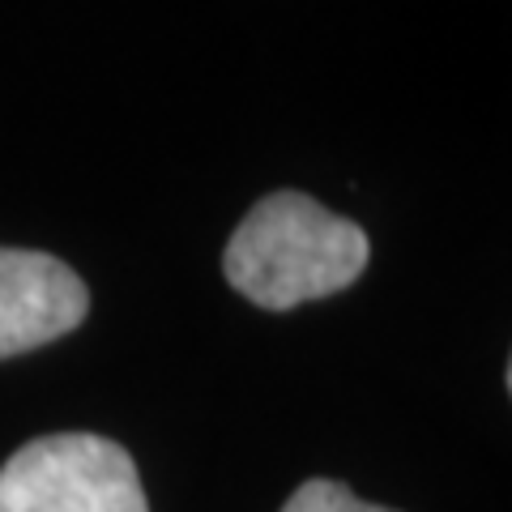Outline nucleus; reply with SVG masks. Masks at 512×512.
I'll list each match as a JSON object with an SVG mask.
<instances>
[{
	"mask_svg": "<svg viewBox=\"0 0 512 512\" xmlns=\"http://www.w3.org/2000/svg\"><path fill=\"white\" fill-rule=\"evenodd\" d=\"M282 512H397V508H380V504L359 500L338 478H308V483L282 504Z\"/></svg>",
	"mask_w": 512,
	"mask_h": 512,
	"instance_id": "nucleus-4",
	"label": "nucleus"
},
{
	"mask_svg": "<svg viewBox=\"0 0 512 512\" xmlns=\"http://www.w3.org/2000/svg\"><path fill=\"white\" fill-rule=\"evenodd\" d=\"M90 316V291L52 252L0 248V359L30 355Z\"/></svg>",
	"mask_w": 512,
	"mask_h": 512,
	"instance_id": "nucleus-3",
	"label": "nucleus"
},
{
	"mask_svg": "<svg viewBox=\"0 0 512 512\" xmlns=\"http://www.w3.org/2000/svg\"><path fill=\"white\" fill-rule=\"evenodd\" d=\"M0 512H150V504L128 448L90 431H56L0 466Z\"/></svg>",
	"mask_w": 512,
	"mask_h": 512,
	"instance_id": "nucleus-2",
	"label": "nucleus"
},
{
	"mask_svg": "<svg viewBox=\"0 0 512 512\" xmlns=\"http://www.w3.org/2000/svg\"><path fill=\"white\" fill-rule=\"evenodd\" d=\"M367 231L325 210L308 192H269L244 214L227 252L222 278L265 312L338 295L367 269Z\"/></svg>",
	"mask_w": 512,
	"mask_h": 512,
	"instance_id": "nucleus-1",
	"label": "nucleus"
}]
</instances>
